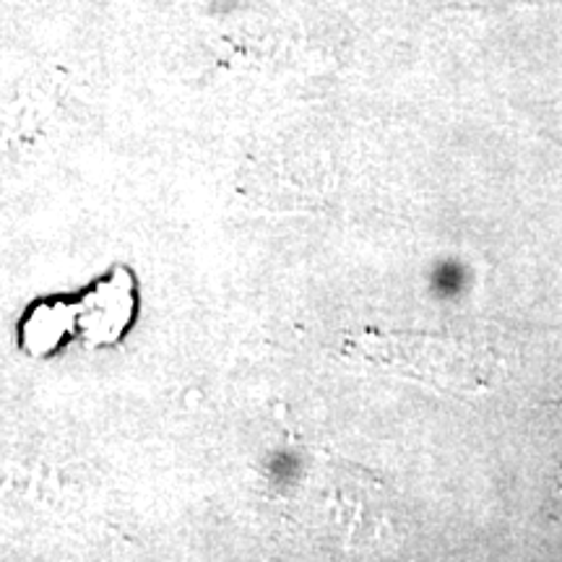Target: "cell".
I'll list each match as a JSON object with an SVG mask.
<instances>
[{"label":"cell","mask_w":562,"mask_h":562,"mask_svg":"<svg viewBox=\"0 0 562 562\" xmlns=\"http://www.w3.org/2000/svg\"><path fill=\"white\" fill-rule=\"evenodd\" d=\"M263 474L271 490L290 492L302 476L300 453L292 451V448H277V451H271L269 459H266Z\"/></svg>","instance_id":"cell-1"}]
</instances>
